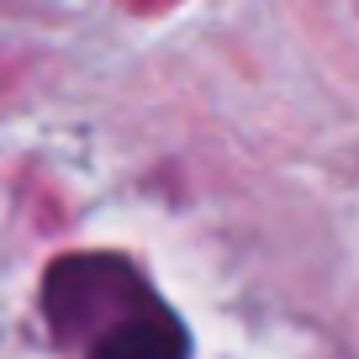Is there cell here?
<instances>
[{"label": "cell", "instance_id": "6da1fadb", "mask_svg": "<svg viewBox=\"0 0 359 359\" xmlns=\"http://www.w3.org/2000/svg\"><path fill=\"white\" fill-rule=\"evenodd\" d=\"M85 359H191V333L169 306H158L148 291H137L90 338Z\"/></svg>", "mask_w": 359, "mask_h": 359}]
</instances>
